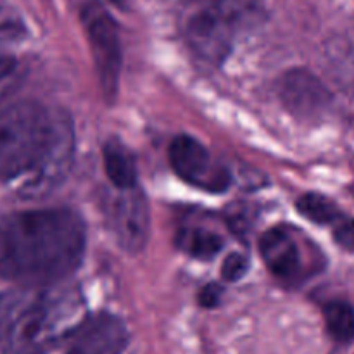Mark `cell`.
Masks as SVG:
<instances>
[{"label": "cell", "instance_id": "obj_1", "mask_svg": "<svg viewBox=\"0 0 354 354\" xmlns=\"http://www.w3.org/2000/svg\"><path fill=\"white\" fill-rule=\"evenodd\" d=\"M75 133L69 118L35 100L0 109V183L17 182L24 197H44L69 175Z\"/></svg>", "mask_w": 354, "mask_h": 354}, {"label": "cell", "instance_id": "obj_2", "mask_svg": "<svg viewBox=\"0 0 354 354\" xmlns=\"http://www.w3.org/2000/svg\"><path fill=\"white\" fill-rule=\"evenodd\" d=\"M85 225L71 209H37L0 220V277L24 287H50L76 272Z\"/></svg>", "mask_w": 354, "mask_h": 354}, {"label": "cell", "instance_id": "obj_3", "mask_svg": "<svg viewBox=\"0 0 354 354\" xmlns=\"http://www.w3.org/2000/svg\"><path fill=\"white\" fill-rule=\"evenodd\" d=\"M85 304L71 289L23 287L0 294V349L48 354L82 328Z\"/></svg>", "mask_w": 354, "mask_h": 354}, {"label": "cell", "instance_id": "obj_4", "mask_svg": "<svg viewBox=\"0 0 354 354\" xmlns=\"http://www.w3.org/2000/svg\"><path fill=\"white\" fill-rule=\"evenodd\" d=\"M265 0H190L182 30L190 47L211 62H223L239 33L261 21Z\"/></svg>", "mask_w": 354, "mask_h": 354}, {"label": "cell", "instance_id": "obj_5", "mask_svg": "<svg viewBox=\"0 0 354 354\" xmlns=\"http://www.w3.org/2000/svg\"><path fill=\"white\" fill-rule=\"evenodd\" d=\"M82 21L92 47L100 86L107 97H114L121 73V45L116 23L99 3H88L83 9Z\"/></svg>", "mask_w": 354, "mask_h": 354}, {"label": "cell", "instance_id": "obj_6", "mask_svg": "<svg viewBox=\"0 0 354 354\" xmlns=\"http://www.w3.org/2000/svg\"><path fill=\"white\" fill-rule=\"evenodd\" d=\"M169 165L183 182L206 192L220 194L230 187L232 176L199 140L180 135L168 151Z\"/></svg>", "mask_w": 354, "mask_h": 354}, {"label": "cell", "instance_id": "obj_7", "mask_svg": "<svg viewBox=\"0 0 354 354\" xmlns=\"http://www.w3.org/2000/svg\"><path fill=\"white\" fill-rule=\"evenodd\" d=\"M149 206L144 194L137 189L120 190V196L111 201L109 227L121 249L138 252L149 239Z\"/></svg>", "mask_w": 354, "mask_h": 354}, {"label": "cell", "instance_id": "obj_8", "mask_svg": "<svg viewBox=\"0 0 354 354\" xmlns=\"http://www.w3.org/2000/svg\"><path fill=\"white\" fill-rule=\"evenodd\" d=\"M127 342L123 322L113 315H99L82 325L66 354H121Z\"/></svg>", "mask_w": 354, "mask_h": 354}, {"label": "cell", "instance_id": "obj_9", "mask_svg": "<svg viewBox=\"0 0 354 354\" xmlns=\"http://www.w3.org/2000/svg\"><path fill=\"white\" fill-rule=\"evenodd\" d=\"M259 251L275 277L292 280L301 273V252L289 232L272 228L259 241Z\"/></svg>", "mask_w": 354, "mask_h": 354}, {"label": "cell", "instance_id": "obj_10", "mask_svg": "<svg viewBox=\"0 0 354 354\" xmlns=\"http://www.w3.org/2000/svg\"><path fill=\"white\" fill-rule=\"evenodd\" d=\"M280 95L283 104L299 116H310L325 100V92L318 80L301 69L287 73L282 80Z\"/></svg>", "mask_w": 354, "mask_h": 354}, {"label": "cell", "instance_id": "obj_11", "mask_svg": "<svg viewBox=\"0 0 354 354\" xmlns=\"http://www.w3.org/2000/svg\"><path fill=\"white\" fill-rule=\"evenodd\" d=\"M104 168L118 190L137 189V169L128 149L121 142L109 140L104 147Z\"/></svg>", "mask_w": 354, "mask_h": 354}, {"label": "cell", "instance_id": "obj_12", "mask_svg": "<svg viewBox=\"0 0 354 354\" xmlns=\"http://www.w3.org/2000/svg\"><path fill=\"white\" fill-rule=\"evenodd\" d=\"M176 244L192 258L211 259L221 251L223 241L213 232L201 230V228H183L176 235Z\"/></svg>", "mask_w": 354, "mask_h": 354}, {"label": "cell", "instance_id": "obj_13", "mask_svg": "<svg viewBox=\"0 0 354 354\" xmlns=\"http://www.w3.org/2000/svg\"><path fill=\"white\" fill-rule=\"evenodd\" d=\"M327 330L337 342H349L354 339V310L348 303L334 301L324 310Z\"/></svg>", "mask_w": 354, "mask_h": 354}, {"label": "cell", "instance_id": "obj_14", "mask_svg": "<svg viewBox=\"0 0 354 354\" xmlns=\"http://www.w3.org/2000/svg\"><path fill=\"white\" fill-rule=\"evenodd\" d=\"M297 211L304 218H308V220L318 225H335L339 220H342V214L337 209V206L325 196H320V194L311 192L299 197V201H297Z\"/></svg>", "mask_w": 354, "mask_h": 354}, {"label": "cell", "instance_id": "obj_15", "mask_svg": "<svg viewBox=\"0 0 354 354\" xmlns=\"http://www.w3.org/2000/svg\"><path fill=\"white\" fill-rule=\"evenodd\" d=\"M21 31H23V26L16 14L7 6L0 3V44L14 40L19 37Z\"/></svg>", "mask_w": 354, "mask_h": 354}, {"label": "cell", "instance_id": "obj_16", "mask_svg": "<svg viewBox=\"0 0 354 354\" xmlns=\"http://www.w3.org/2000/svg\"><path fill=\"white\" fill-rule=\"evenodd\" d=\"M245 272H248V259L242 254H230L221 266V275L228 282H237L245 275Z\"/></svg>", "mask_w": 354, "mask_h": 354}, {"label": "cell", "instance_id": "obj_17", "mask_svg": "<svg viewBox=\"0 0 354 354\" xmlns=\"http://www.w3.org/2000/svg\"><path fill=\"white\" fill-rule=\"evenodd\" d=\"M17 62L10 57H0V99L9 92L17 75Z\"/></svg>", "mask_w": 354, "mask_h": 354}, {"label": "cell", "instance_id": "obj_18", "mask_svg": "<svg viewBox=\"0 0 354 354\" xmlns=\"http://www.w3.org/2000/svg\"><path fill=\"white\" fill-rule=\"evenodd\" d=\"M334 239L341 248L354 249V220H339L334 228Z\"/></svg>", "mask_w": 354, "mask_h": 354}, {"label": "cell", "instance_id": "obj_19", "mask_svg": "<svg viewBox=\"0 0 354 354\" xmlns=\"http://www.w3.org/2000/svg\"><path fill=\"white\" fill-rule=\"evenodd\" d=\"M220 296H221L220 287L214 286V283H211V286L204 287V289L201 290L199 303L203 304V306H206V308L216 306V304L220 303Z\"/></svg>", "mask_w": 354, "mask_h": 354}, {"label": "cell", "instance_id": "obj_20", "mask_svg": "<svg viewBox=\"0 0 354 354\" xmlns=\"http://www.w3.org/2000/svg\"><path fill=\"white\" fill-rule=\"evenodd\" d=\"M114 3H116V6H120V7H123L124 3H127V0H113Z\"/></svg>", "mask_w": 354, "mask_h": 354}, {"label": "cell", "instance_id": "obj_21", "mask_svg": "<svg viewBox=\"0 0 354 354\" xmlns=\"http://www.w3.org/2000/svg\"><path fill=\"white\" fill-rule=\"evenodd\" d=\"M0 354H9V353H6V351H2V349H0Z\"/></svg>", "mask_w": 354, "mask_h": 354}]
</instances>
